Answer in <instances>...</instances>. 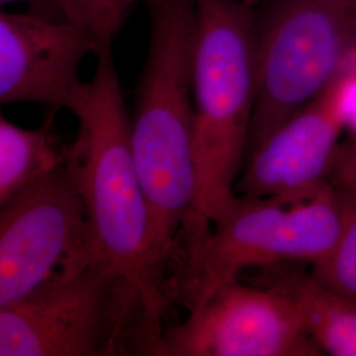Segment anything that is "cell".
I'll list each match as a JSON object with an SVG mask.
<instances>
[{
	"label": "cell",
	"mask_w": 356,
	"mask_h": 356,
	"mask_svg": "<svg viewBox=\"0 0 356 356\" xmlns=\"http://www.w3.org/2000/svg\"><path fill=\"white\" fill-rule=\"evenodd\" d=\"M94 261L85 204L65 164L1 204L0 306Z\"/></svg>",
	"instance_id": "cell-7"
},
{
	"label": "cell",
	"mask_w": 356,
	"mask_h": 356,
	"mask_svg": "<svg viewBox=\"0 0 356 356\" xmlns=\"http://www.w3.org/2000/svg\"><path fill=\"white\" fill-rule=\"evenodd\" d=\"M161 331L136 286L99 261L0 306V356L151 355Z\"/></svg>",
	"instance_id": "cell-5"
},
{
	"label": "cell",
	"mask_w": 356,
	"mask_h": 356,
	"mask_svg": "<svg viewBox=\"0 0 356 356\" xmlns=\"http://www.w3.org/2000/svg\"><path fill=\"white\" fill-rule=\"evenodd\" d=\"M238 1H241V3H244V4H247V6H251V7H254V6H259L261 1H264V0H238Z\"/></svg>",
	"instance_id": "cell-17"
},
{
	"label": "cell",
	"mask_w": 356,
	"mask_h": 356,
	"mask_svg": "<svg viewBox=\"0 0 356 356\" xmlns=\"http://www.w3.org/2000/svg\"><path fill=\"white\" fill-rule=\"evenodd\" d=\"M97 60L92 79L67 107L78 119V134L65 148V165L85 204L97 260L136 286L154 325L164 329L172 301L169 264L154 239L113 49Z\"/></svg>",
	"instance_id": "cell-1"
},
{
	"label": "cell",
	"mask_w": 356,
	"mask_h": 356,
	"mask_svg": "<svg viewBox=\"0 0 356 356\" xmlns=\"http://www.w3.org/2000/svg\"><path fill=\"white\" fill-rule=\"evenodd\" d=\"M147 0H56L65 19L82 28L95 45V56L113 49L131 11Z\"/></svg>",
	"instance_id": "cell-13"
},
{
	"label": "cell",
	"mask_w": 356,
	"mask_h": 356,
	"mask_svg": "<svg viewBox=\"0 0 356 356\" xmlns=\"http://www.w3.org/2000/svg\"><path fill=\"white\" fill-rule=\"evenodd\" d=\"M313 275L331 289L356 301V202H351L343 231L330 254L313 264Z\"/></svg>",
	"instance_id": "cell-14"
},
{
	"label": "cell",
	"mask_w": 356,
	"mask_h": 356,
	"mask_svg": "<svg viewBox=\"0 0 356 356\" xmlns=\"http://www.w3.org/2000/svg\"><path fill=\"white\" fill-rule=\"evenodd\" d=\"M329 182L347 201L356 202V134L339 144Z\"/></svg>",
	"instance_id": "cell-15"
},
{
	"label": "cell",
	"mask_w": 356,
	"mask_h": 356,
	"mask_svg": "<svg viewBox=\"0 0 356 356\" xmlns=\"http://www.w3.org/2000/svg\"><path fill=\"white\" fill-rule=\"evenodd\" d=\"M351 209L331 185L302 202L234 197L210 229L178 238L169 296L189 312L250 268L318 263L338 242Z\"/></svg>",
	"instance_id": "cell-4"
},
{
	"label": "cell",
	"mask_w": 356,
	"mask_h": 356,
	"mask_svg": "<svg viewBox=\"0 0 356 356\" xmlns=\"http://www.w3.org/2000/svg\"><path fill=\"white\" fill-rule=\"evenodd\" d=\"M264 286L286 294L297 307L309 337L332 356H356V301L301 273L275 275Z\"/></svg>",
	"instance_id": "cell-11"
},
{
	"label": "cell",
	"mask_w": 356,
	"mask_h": 356,
	"mask_svg": "<svg viewBox=\"0 0 356 356\" xmlns=\"http://www.w3.org/2000/svg\"><path fill=\"white\" fill-rule=\"evenodd\" d=\"M189 317L164 327L151 356H319L292 300L272 286L229 281Z\"/></svg>",
	"instance_id": "cell-8"
},
{
	"label": "cell",
	"mask_w": 356,
	"mask_h": 356,
	"mask_svg": "<svg viewBox=\"0 0 356 356\" xmlns=\"http://www.w3.org/2000/svg\"><path fill=\"white\" fill-rule=\"evenodd\" d=\"M151 33L136 86L131 144L157 248L170 264L195 195L191 95L194 0H147Z\"/></svg>",
	"instance_id": "cell-2"
},
{
	"label": "cell",
	"mask_w": 356,
	"mask_h": 356,
	"mask_svg": "<svg viewBox=\"0 0 356 356\" xmlns=\"http://www.w3.org/2000/svg\"><path fill=\"white\" fill-rule=\"evenodd\" d=\"M191 95L195 195L181 232L209 229L235 194L248 148L257 91L254 7L238 0H194Z\"/></svg>",
	"instance_id": "cell-3"
},
{
	"label": "cell",
	"mask_w": 356,
	"mask_h": 356,
	"mask_svg": "<svg viewBox=\"0 0 356 356\" xmlns=\"http://www.w3.org/2000/svg\"><path fill=\"white\" fill-rule=\"evenodd\" d=\"M56 111L53 110L45 123L35 129L0 118V206L66 163L65 148H56L51 134Z\"/></svg>",
	"instance_id": "cell-12"
},
{
	"label": "cell",
	"mask_w": 356,
	"mask_h": 356,
	"mask_svg": "<svg viewBox=\"0 0 356 356\" xmlns=\"http://www.w3.org/2000/svg\"><path fill=\"white\" fill-rule=\"evenodd\" d=\"M259 6L257 91L247 156L356 56V0H264Z\"/></svg>",
	"instance_id": "cell-6"
},
{
	"label": "cell",
	"mask_w": 356,
	"mask_h": 356,
	"mask_svg": "<svg viewBox=\"0 0 356 356\" xmlns=\"http://www.w3.org/2000/svg\"><path fill=\"white\" fill-rule=\"evenodd\" d=\"M95 54L89 35L67 20L0 13V102L67 108L82 86V60Z\"/></svg>",
	"instance_id": "cell-10"
},
{
	"label": "cell",
	"mask_w": 356,
	"mask_h": 356,
	"mask_svg": "<svg viewBox=\"0 0 356 356\" xmlns=\"http://www.w3.org/2000/svg\"><path fill=\"white\" fill-rule=\"evenodd\" d=\"M0 3L1 6L11 3H26L29 6V13L51 20H66L56 0H0Z\"/></svg>",
	"instance_id": "cell-16"
},
{
	"label": "cell",
	"mask_w": 356,
	"mask_h": 356,
	"mask_svg": "<svg viewBox=\"0 0 356 356\" xmlns=\"http://www.w3.org/2000/svg\"><path fill=\"white\" fill-rule=\"evenodd\" d=\"M356 103V56L318 95L247 156L236 191L302 202L330 185L341 135Z\"/></svg>",
	"instance_id": "cell-9"
}]
</instances>
